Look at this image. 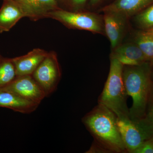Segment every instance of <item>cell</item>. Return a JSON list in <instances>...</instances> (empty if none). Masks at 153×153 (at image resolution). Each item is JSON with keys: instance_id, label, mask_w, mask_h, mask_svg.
Segmentation results:
<instances>
[{"instance_id": "6da1fadb", "label": "cell", "mask_w": 153, "mask_h": 153, "mask_svg": "<svg viewBox=\"0 0 153 153\" xmlns=\"http://www.w3.org/2000/svg\"><path fill=\"white\" fill-rule=\"evenodd\" d=\"M123 77L127 95L132 99V105L129 110V117L132 120L145 117L150 93L152 82L150 69L145 62L137 66H126Z\"/></svg>"}, {"instance_id": "7a4b0ae2", "label": "cell", "mask_w": 153, "mask_h": 153, "mask_svg": "<svg viewBox=\"0 0 153 153\" xmlns=\"http://www.w3.org/2000/svg\"><path fill=\"white\" fill-rule=\"evenodd\" d=\"M82 122L100 143L110 150H126L118 128L116 116L112 111L99 104L83 118Z\"/></svg>"}, {"instance_id": "3957f363", "label": "cell", "mask_w": 153, "mask_h": 153, "mask_svg": "<svg viewBox=\"0 0 153 153\" xmlns=\"http://www.w3.org/2000/svg\"><path fill=\"white\" fill-rule=\"evenodd\" d=\"M123 68V65L118 60L111 58L109 74L99 100V104L110 110L116 117H129Z\"/></svg>"}, {"instance_id": "277c9868", "label": "cell", "mask_w": 153, "mask_h": 153, "mask_svg": "<svg viewBox=\"0 0 153 153\" xmlns=\"http://www.w3.org/2000/svg\"><path fill=\"white\" fill-rule=\"evenodd\" d=\"M116 122L126 150L130 152L153 138L152 129L146 118L132 120L129 117H116Z\"/></svg>"}, {"instance_id": "5b68a950", "label": "cell", "mask_w": 153, "mask_h": 153, "mask_svg": "<svg viewBox=\"0 0 153 153\" xmlns=\"http://www.w3.org/2000/svg\"><path fill=\"white\" fill-rule=\"evenodd\" d=\"M46 18L60 22L67 27L85 30L103 34L105 33L103 19L89 12H73L57 9L49 12Z\"/></svg>"}, {"instance_id": "8992f818", "label": "cell", "mask_w": 153, "mask_h": 153, "mask_svg": "<svg viewBox=\"0 0 153 153\" xmlns=\"http://www.w3.org/2000/svg\"><path fill=\"white\" fill-rule=\"evenodd\" d=\"M32 75L44 91L46 97L53 93L57 89L61 76L56 53L48 52Z\"/></svg>"}, {"instance_id": "52a82bcc", "label": "cell", "mask_w": 153, "mask_h": 153, "mask_svg": "<svg viewBox=\"0 0 153 153\" xmlns=\"http://www.w3.org/2000/svg\"><path fill=\"white\" fill-rule=\"evenodd\" d=\"M3 89L13 92L32 102L39 105L46 94L32 75L17 76Z\"/></svg>"}, {"instance_id": "ba28073f", "label": "cell", "mask_w": 153, "mask_h": 153, "mask_svg": "<svg viewBox=\"0 0 153 153\" xmlns=\"http://www.w3.org/2000/svg\"><path fill=\"white\" fill-rule=\"evenodd\" d=\"M127 19L118 13H104L103 20L105 33L110 41L113 49L120 45L125 32Z\"/></svg>"}, {"instance_id": "9c48e42d", "label": "cell", "mask_w": 153, "mask_h": 153, "mask_svg": "<svg viewBox=\"0 0 153 153\" xmlns=\"http://www.w3.org/2000/svg\"><path fill=\"white\" fill-rule=\"evenodd\" d=\"M28 14L16 0H6L0 9V33L8 32Z\"/></svg>"}, {"instance_id": "30bf717a", "label": "cell", "mask_w": 153, "mask_h": 153, "mask_svg": "<svg viewBox=\"0 0 153 153\" xmlns=\"http://www.w3.org/2000/svg\"><path fill=\"white\" fill-rule=\"evenodd\" d=\"M48 53L44 49L38 48L33 49L26 55L12 58L17 76L32 75Z\"/></svg>"}, {"instance_id": "8fae6325", "label": "cell", "mask_w": 153, "mask_h": 153, "mask_svg": "<svg viewBox=\"0 0 153 153\" xmlns=\"http://www.w3.org/2000/svg\"><path fill=\"white\" fill-rule=\"evenodd\" d=\"M114 49L111 58H115L123 66H137L148 60L135 43L120 45Z\"/></svg>"}, {"instance_id": "7c38bea8", "label": "cell", "mask_w": 153, "mask_h": 153, "mask_svg": "<svg viewBox=\"0 0 153 153\" xmlns=\"http://www.w3.org/2000/svg\"><path fill=\"white\" fill-rule=\"evenodd\" d=\"M39 105L22 98L13 92L3 88L0 89V107L28 114L34 112Z\"/></svg>"}, {"instance_id": "4fadbf2b", "label": "cell", "mask_w": 153, "mask_h": 153, "mask_svg": "<svg viewBox=\"0 0 153 153\" xmlns=\"http://www.w3.org/2000/svg\"><path fill=\"white\" fill-rule=\"evenodd\" d=\"M25 9L30 19L37 21L58 9L56 0H16Z\"/></svg>"}, {"instance_id": "5bb4252c", "label": "cell", "mask_w": 153, "mask_h": 153, "mask_svg": "<svg viewBox=\"0 0 153 153\" xmlns=\"http://www.w3.org/2000/svg\"><path fill=\"white\" fill-rule=\"evenodd\" d=\"M153 0H116L102 9L104 13L113 12L128 18L139 12Z\"/></svg>"}, {"instance_id": "9a60e30c", "label": "cell", "mask_w": 153, "mask_h": 153, "mask_svg": "<svg viewBox=\"0 0 153 153\" xmlns=\"http://www.w3.org/2000/svg\"><path fill=\"white\" fill-rule=\"evenodd\" d=\"M16 77V68L12 58L3 57L0 61V89L8 85Z\"/></svg>"}, {"instance_id": "2e32d148", "label": "cell", "mask_w": 153, "mask_h": 153, "mask_svg": "<svg viewBox=\"0 0 153 153\" xmlns=\"http://www.w3.org/2000/svg\"><path fill=\"white\" fill-rule=\"evenodd\" d=\"M135 44L141 50L148 60L153 59V34L140 32L135 38Z\"/></svg>"}, {"instance_id": "e0dca14e", "label": "cell", "mask_w": 153, "mask_h": 153, "mask_svg": "<svg viewBox=\"0 0 153 153\" xmlns=\"http://www.w3.org/2000/svg\"><path fill=\"white\" fill-rule=\"evenodd\" d=\"M136 22L146 30L153 27V5L139 14L136 17Z\"/></svg>"}, {"instance_id": "ac0fdd59", "label": "cell", "mask_w": 153, "mask_h": 153, "mask_svg": "<svg viewBox=\"0 0 153 153\" xmlns=\"http://www.w3.org/2000/svg\"><path fill=\"white\" fill-rule=\"evenodd\" d=\"M134 153H153V138L144 143Z\"/></svg>"}, {"instance_id": "d6986e66", "label": "cell", "mask_w": 153, "mask_h": 153, "mask_svg": "<svg viewBox=\"0 0 153 153\" xmlns=\"http://www.w3.org/2000/svg\"><path fill=\"white\" fill-rule=\"evenodd\" d=\"M146 118L147 119L151 127H152L153 131V102L152 106H151L149 113V116H148V117Z\"/></svg>"}, {"instance_id": "ffe728a7", "label": "cell", "mask_w": 153, "mask_h": 153, "mask_svg": "<svg viewBox=\"0 0 153 153\" xmlns=\"http://www.w3.org/2000/svg\"><path fill=\"white\" fill-rule=\"evenodd\" d=\"M87 0H71L72 4L76 8H79L83 5Z\"/></svg>"}, {"instance_id": "44dd1931", "label": "cell", "mask_w": 153, "mask_h": 153, "mask_svg": "<svg viewBox=\"0 0 153 153\" xmlns=\"http://www.w3.org/2000/svg\"><path fill=\"white\" fill-rule=\"evenodd\" d=\"M101 1L102 0H90L91 4V5H95Z\"/></svg>"}, {"instance_id": "7402d4cb", "label": "cell", "mask_w": 153, "mask_h": 153, "mask_svg": "<svg viewBox=\"0 0 153 153\" xmlns=\"http://www.w3.org/2000/svg\"><path fill=\"white\" fill-rule=\"evenodd\" d=\"M146 32L149 33H152L153 34V27L149 29V30H146Z\"/></svg>"}, {"instance_id": "603a6c76", "label": "cell", "mask_w": 153, "mask_h": 153, "mask_svg": "<svg viewBox=\"0 0 153 153\" xmlns=\"http://www.w3.org/2000/svg\"><path fill=\"white\" fill-rule=\"evenodd\" d=\"M2 56L1 55V54H0V61H1V60L2 58Z\"/></svg>"}, {"instance_id": "cb8c5ba5", "label": "cell", "mask_w": 153, "mask_h": 153, "mask_svg": "<svg viewBox=\"0 0 153 153\" xmlns=\"http://www.w3.org/2000/svg\"><path fill=\"white\" fill-rule=\"evenodd\" d=\"M152 60H153V59H152Z\"/></svg>"}]
</instances>
